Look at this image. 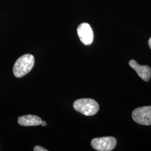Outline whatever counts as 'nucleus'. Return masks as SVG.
Listing matches in <instances>:
<instances>
[{"label":"nucleus","instance_id":"obj_1","mask_svg":"<svg viewBox=\"0 0 151 151\" xmlns=\"http://www.w3.org/2000/svg\"><path fill=\"white\" fill-rule=\"evenodd\" d=\"M34 62V57L32 54L22 55L16 60L14 65V75L17 78H21L26 75L32 70Z\"/></svg>","mask_w":151,"mask_h":151},{"label":"nucleus","instance_id":"obj_2","mask_svg":"<svg viewBox=\"0 0 151 151\" xmlns=\"http://www.w3.org/2000/svg\"><path fill=\"white\" fill-rule=\"evenodd\" d=\"M73 108L86 116H92L97 113L99 106L95 100L91 99H80L74 102Z\"/></svg>","mask_w":151,"mask_h":151},{"label":"nucleus","instance_id":"obj_3","mask_svg":"<svg viewBox=\"0 0 151 151\" xmlns=\"http://www.w3.org/2000/svg\"><path fill=\"white\" fill-rule=\"evenodd\" d=\"M91 145L96 151H112L116 145V140L113 137L96 138L92 140Z\"/></svg>","mask_w":151,"mask_h":151},{"label":"nucleus","instance_id":"obj_4","mask_svg":"<svg viewBox=\"0 0 151 151\" xmlns=\"http://www.w3.org/2000/svg\"><path fill=\"white\" fill-rule=\"evenodd\" d=\"M132 118L138 124L151 125V106L137 108L132 113Z\"/></svg>","mask_w":151,"mask_h":151},{"label":"nucleus","instance_id":"obj_5","mask_svg":"<svg viewBox=\"0 0 151 151\" xmlns=\"http://www.w3.org/2000/svg\"><path fill=\"white\" fill-rule=\"evenodd\" d=\"M77 34L81 42L86 45L91 44L93 40V33L90 25L83 22L77 27Z\"/></svg>","mask_w":151,"mask_h":151},{"label":"nucleus","instance_id":"obj_6","mask_svg":"<svg viewBox=\"0 0 151 151\" xmlns=\"http://www.w3.org/2000/svg\"><path fill=\"white\" fill-rule=\"evenodd\" d=\"M130 66L135 70L138 75L145 81H148L151 77V68L148 65H140L135 60H130Z\"/></svg>","mask_w":151,"mask_h":151},{"label":"nucleus","instance_id":"obj_7","mask_svg":"<svg viewBox=\"0 0 151 151\" xmlns=\"http://www.w3.org/2000/svg\"><path fill=\"white\" fill-rule=\"evenodd\" d=\"M42 120L36 115H27L18 119V123L22 126H37L41 124Z\"/></svg>","mask_w":151,"mask_h":151},{"label":"nucleus","instance_id":"obj_8","mask_svg":"<svg viewBox=\"0 0 151 151\" xmlns=\"http://www.w3.org/2000/svg\"><path fill=\"white\" fill-rule=\"evenodd\" d=\"M34 151H47L48 150L45 149L43 147L41 146H35L34 148Z\"/></svg>","mask_w":151,"mask_h":151},{"label":"nucleus","instance_id":"obj_9","mask_svg":"<svg viewBox=\"0 0 151 151\" xmlns=\"http://www.w3.org/2000/svg\"><path fill=\"white\" fill-rule=\"evenodd\" d=\"M40 125H42V126H44V127H45V126H46L47 125V123L45 122V121H42V123H41V124Z\"/></svg>","mask_w":151,"mask_h":151},{"label":"nucleus","instance_id":"obj_10","mask_svg":"<svg viewBox=\"0 0 151 151\" xmlns=\"http://www.w3.org/2000/svg\"><path fill=\"white\" fill-rule=\"evenodd\" d=\"M148 45H149V47L151 49V38H150V39L148 40Z\"/></svg>","mask_w":151,"mask_h":151}]
</instances>
